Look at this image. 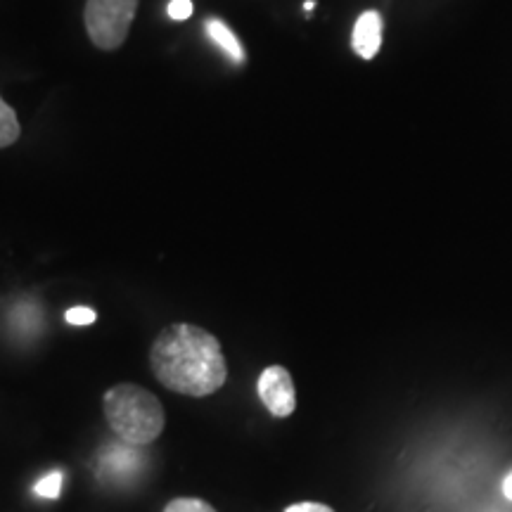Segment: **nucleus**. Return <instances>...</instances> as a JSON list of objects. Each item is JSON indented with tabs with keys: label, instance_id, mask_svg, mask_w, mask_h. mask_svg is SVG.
I'll use <instances>...</instances> for the list:
<instances>
[{
	"label": "nucleus",
	"instance_id": "obj_1",
	"mask_svg": "<svg viewBox=\"0 0 512 512\" xmlns=\"http://www.w3.org/2000/svg\"><path fill=\"white\" fill-rule=\"evenodd\" d=\"M150 368L171 392L204 399L228 380L221 342L192 323H174L159 332L150 349Z\"/></svg>",
	"mask_w": 512,
	"mask_h": 512
},
{
	"label": "nucleus",
	"instance_id": "obj_2",
	"mask_svg": "<svg viewBox=\"0 0 512 512\" xmlns=\"http://www.w3.org/2000/svg\"><path fill=\"white\" fill-rule=\"evenodd\" d=\"M107 425L121 441L133 446H150L162 437L166 413L162 401L145 387L119 382L102 396Z\"/></svg>",
	"mask_w": 512,
	"mask_h": 512
},
{
	"label": "nucleus",
	"instance_id": "obj_3",
	"mask_svg": "<svg viewBox=\"0 0 512 512\" xmlns=\"http://www.w3.org/2000/svg\"><path fill=\"white\" fill-rule=\"evenodd\" d=\"M138 0H86L83 24L100 50H117L126 41Z\"/></svg>",
	"mask_w": 512,
	"mask_h": 512
},
{
	"label": "nucleus",
	"instance_id": "obj_4",
	"mask_svg": "<svg viewBox=\"0 0 512 512\" xmlns=\"http://www.w3.org/2000/svg\"><path fill=\"white\" fill-rule=\"evenodd\" d=\"M259 399L268 408L273 418H290L297 408V392L290 370L283 366H268L256 382Z\"/></svg>",
	"mask_w": 512,
	"mask_h": 512
},
{
	"label": "nucleus",
	"instance_id": "obj_5",
	"mask_svg": "<svg viewBox=\"0 0 512 512\" xmlns=\"http://www.w3.org/2000/svg\"><path fill=\"white\" fill-rule=\"evenodd\" d=\"M140 446L126 444H110L100 453V477L119 479L124 482L126 477H136L143 470V453L138 451Z\"/></svg>",
	"mask_w": 512,
	"mask_h": 512
},
{
	"label": "nucleus",
	"instance_id": "obj_6",
	"mask_svg": "<svg viewBox=\"0 0 512 512\" xmlns=\"http://www.w3.org/2000/svg\"><path fill=\"white\" fill-rule=\"evenodd\" d=\"M351 46H354L356 55H361L363 60H373V57L380 53L382 46V17L380 12L370 10L363 12L358 17L354 27V38H351Z\"/></svg>",
	"mask_w": 512,
	"mask_h": 512
},
{
	"label": "nucleus",
	"instance_id": "obj_7",
	"mask_svg": "<svg viewBox=\"0 0 512 512\" xmlns=\"http://www.w3.org/2000/svg\"><path fill=\"white\" fill-rule=\"evenodd\" d=\"M207 34L211 41H214L221 50H226V53L233 57L235 62L245 60V50H242L238 36H235L233 31H230L226 24L221 22V19H216V17L207 19Z\"/></svg>",
	"mask_w": 512,
	"mask_h": 512
},
{
	"label": "nucleus",
	"instance_id": "obj_8",
	"mask_svg": "<svg viewBox=\"0 0 512 512\" xmlns=\"http://www.w3.org/2000/svg\"><path fill=\"white\" fill-rule=\"evenodd\" d=\"M19 133H22V126H19L17 112L0 98V150L3 147H10L12 143H17Z\"/></svg>",
	"mask_w": 512,
	"mask_h": 512
},
{
	"label": "nucleus",
	"instance_id": "obj_9",
	"mask_svg": "<svg viewBox=\"0 0 512 512\" xmlns=\"http://www.w3.org/2000/svg\"><path fill=\"white\" fill-rule=\"evenodd\" d=\"M164 512H216V508L202 498H174L171 503H166Z\"/></svg>",
	"mask_w": 512,
	"mask_h": 512
},
{
	"label": "nucleus",
	"instance_id": "obj_10",
	"mask_svg": "<svg viewBox=\"0 0 512 512\" xmlns=\"http://www.w3.org/2000/svg\"><path fill=\"white\" fill-rule=\"evenodd\" d=\"M34 491L41 498H60V491H62V475L60 472H50L43 479H38Z\"/></svg>",
	"mask_w": 512,
	"mask_h": 512
},
{
	"label": "nucleus",
	"instance_id": "obj_11",
	"mask_svg": "<svg viewBox=\"0 0 512 512\" xmlns=\"http://www.w3.org/2000/svg\"><path fill=\"white\" fill-rule=\"evenodd\" d=\"M95 311L88 309V306H74V309L67 311V323L69 325H93L95 323Z\"/></svg>",
	"mask_w": 512,
	"mask_h": 512
},
{
	"label": "nucleus",
	"instance_id": "obj_12",
	"mask_svg": "<svg viewBox=\"0 0 512 512\" xmlns=\"http://www.w3.org/2000/svg\"><path fill=\"white\" fill-rule=\"evenodd\" d=\"M192 15V3L190 0H171L169 3V17L176 19V22H183Z\"/></svg>",
	"mask_w": 512,
	"mask_h": 512
},
{
	"label": "nucleus",
	"instance_id": "obj_13",
	"mask_svg": "<svg viewBox=\"0 0 512 512\" xmlns=\"http://www.w3.org/2000/svg\"><path fill=\"white\" fill-rule=\"evenodd\" d=\"M285 512H335V510L323 503H294Z\"/></svg>",
	"mask_w": 512,
	"mask_h": 512
},
{
	"label": "nucleus",
	"instance_id": "obj_14",
	"mask_svg": "<svg viewBox=\"0 0 512 512\" xmlns=\"http://www.w3.org/2000/svg\"><path fill=\"white\" fill-rule=\"evenodd\" d=\"M503 494H505V498H508V501H512V472L508 477H505V482H503Z\"/></svg>",
	"mask_w": 512,
	"mask_h": 512
},
{
	"label": "nucleus",
	"instance_id": "obj_15",
	"mask_svg": "<svg viewBox=\"0 0 512 512\" xmlns=\"http://www.w3.org/2000/svg\"><path fill=\"white\" fill-rule=\"evenodd\" d=\"M313 5H316V3H313V0H306L304 8H306V10H313Z\"/></svg>",
	"mask_w": 512,
	"mask_h": 512
}]
</instances>
